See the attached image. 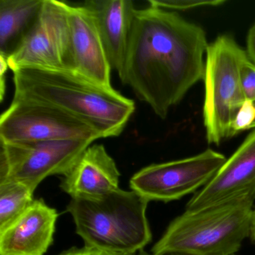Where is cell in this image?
<instances>
[{
	"mask_svg": "<svg viewBox=\"0 0 255 255\" xmlns=\"http://www.w3.org/2000/svg\"><path fill=\"white\" fill-rule=\"evenodd\" d=\"M226 159L207 149L191 157L152 164L135 173L129 186L148 201H177L208 184Z\"/></svg>",
	"mask_w": 255,
	"mask_h": 255,
	"instance_id": "cell-9",
	"label": "cell"
},
{
	"mask_svg": "<svg viewBox=\"0 0 255 255\" xmlns=\"http://www.w3.org/2000/svg\"><path fill=\"white\" fill-rule=\"evenodd\" d=\"M208 46L204 29L177 13L150 5L136 9L119 78L165 119L203 80Z\"/></svg>",
	"mask_w": 255,
	"mask_h": 255,
	"instance_id": "cell-1",
	"label": "cell"
},
{
	"mask_svg": "<svg viewBox=\"0 0 255 255\" xmlns=\"http://www.w3.org/2000/svg\"><path fill=\"white\" fill-rule=\"evenodd\" d=\"M120 171L103 144H91L60 183L71 198H99L119 189Z\"/></svg>",
	"mask_w": 255,
	"mask_h": 255,
	"instance_id": "cell-13",
	"label": "cell"
},
{
	"mask_svg": "<svg viewBox=\"0 0 255 255\" xmlns=\"http://www.w3.org/2000/svg\"><path fill=\"white\" fill-rule=\"evenodd\" d=\"M68 5L44 0L39 14L24 39L7 59L8 68L76 71Z\"/></svg>",
	"mask_w": 255,
	"mask_h": 255,
	"instance_id": "cell-6",
	"label": "cell"
},
{
	"mask_svg": "<svg viewBox=\"0 0 255 255\" xmlns=\"http://www.w3.org/2000/svg\"><path fill=\"white\" fill-rule=\"evenodd\" d=\"M255 128V103L246 100L237 112L231 126V135Z\"/></svg>",
	"mask_w": 255,
	"mask_h": 255,
	"instance_id": "cell-18",
	"label": "cell"
},
{
	"mask_svg": "<svg viewBox=\"0 0 255 255\" xmlns=\"http://www.w3.org/2000/svg\"><path fill=\"white\" fill-rule=\"evenodd\" d=\"M137 255H185V254H180V253H175V252H166V253H161V254H156V255H154V254L152 253H147V252H145L144 250L140 251Z\"/></svg>",
	"mask_w": 255,
	"mask_h": 255,
	"instance_id": "cell-24",
	"label": "cell"
},
{
	"mask_svg": "<svg viewBox=\"0 0 255 255\" xmlns=\"http://www.w3.org/2000/svg\"><path fill=\"white\" fill-rule=\"evenodd\" d=\"M44 0H0V56L8 59L39 14Z\"/></svg>",
	"mask_w": 255,
	"mask_h": 255,
	"instance_id": "cell-15",
	"label": "cell"
},
{
	"mask_svg": "<svg viewBox=\"0 0 255 255\" xmlns=\"http://www.w3.org/2000/svg\"><path fill=\"white\" fill-rule=\"evenodd\" d=\"M244 197L255 198V128L210 183L191 198L186 210L196 211Z\"/></svg>",
	"mask_w": 255,
	"mask_h": 255,
	"instance_id": "cell-10",
	"label": "cell"
},
{
	"mask_svg": "<svg viewBox=\"0 0 255 255\" xmlns=\"http://www.w3.org/2000/svg\"><path fill=\"white\" fill-rule=\"evenodd\" d=\"M148 203L135 191L119 188L99 198H71L67 211L85 247L136 255L152 240Z\"/></svg>",
	"mask_w": 255,
	"mask_h": 255,
	"instance_id": "cell-3",
	"label": "cell"
},
{
	"mask_svg": "<svg viewBox=\"0 0 255 255\" xmlns=\"http://www.w3.org/2000/svg\"><path fill=\"white\" fill-rule=\"evenodd\" d=\"M103 138L89 124L55 107L13 99L0 118V141L27 143Z\"/></svg>",
	"mask_w": 255,
	"mask_h": 255,
	"instance_id": "cell-7",
	"label": "cell"
},
{
	"mask_svg": "<svg viewBox=\"0 0 255 255\" xmlns=\"http://www.w3.org/2000/svg\"><path fill=\"white\" fill-rule=\"evenodd\" d=\"M92 144L85 140L0 141V183L14 180L35 191L47 177L65 176Z\"/></svg>",
	"mask_w": 255,
	"mask_h": 255,
	"instance_id": "cell-8",
	"label": "cell"
},
{
	"mask_svg": "<svg viewBox=\"0 0 255 255\" xmlns=\"http://www.w3.org/2000/svg\"><path fill=\"white\" fill-rule=\"evenodd\" d=\"M255 198L244 197L176 218L155 243L151 253L235 255L249 237Z\"/></svg>",
	"mask_w": 255,
	"mask_h": 255,
	"instance_id": "cell-4",
	"label": "cell"
},
{
	"mask_svg": "<svg viewBox=\"0 0 255 255\" xmlns=\"http://www.w3.org/2000/svg\"><path fill=\"white\" fill-rule=\"evenodd\" d=\"M249 237H250L251 240H252V242L255 244V209H253L252 217H251Z\"/></svg>",
	"mask_w": 255,
	"mask_h": 255,
	"instance_id": "cell-23",
	"label": "cell"
},
{
	"mask_svg": "<svg viewBox=\"0 0 255 255\" xmlns=\"http://www.w3.org/2000/svg\"><path fill=\"white\" fill-rule=\"evenodd\" d=\"M59 213L43 199L0 230V255H44L54 240Z\"/></svg>",
	"mask_w": 255,
	"mask_h": 255,
	"instance_id": "cell-11",
	"label": "cell"
},
{
	"mask_svg": "<svg viewBox=\"0 0 255 255\" xmlns=\"http://www.w3.org/2000/svg\"><path fill=\"white\" fill-rule=\"evenodd\" d=\"M76 71L88 80L111 88L112 68L93 12L83 5L68 6Z\"/></svg>",
	"mask_w": 255,
	"mask_h": 255,
	"instance_id": "cell-12",
	"label": "cell"
},
{
	"mask_svg": "<svg viewBox=\"0 0 255 255\" xmlns=\"http://www.w3.org/2000/svg\"><path fill=\"white\" fill-rule=\"evenodd\" d=\"M58 255H122V254L111 253L104 252L98 249L92 248H71L69 250L65 251Z\"/></svg>",
	"mask_w": 255,
	"mask_h": 255,
	"instance_id": "cell-20",
	"label": "cell"
},
{
	"mask_svg": "<svg viewBox=\"0 0 255 255\" xmlns=\"http://www.w3.org/2000/svg\"><path fill=\"white\" fill-rule=\"evenodd\" d=\"M249 59L232 37L221 35L209 44L205 57L203 118L206 138L218 146L231 138V126L246 101L241 85V69Z\"/></svg>",
	"mask_w": 255,
	"mask_h": 255,
	"instance_id": "cell-5",
	"label": "cell"
},
{
	"mask_svg": "<svg viewBox=\"0 0 255 255\" xmlns=\"http://www.w3.org/2000/svg\"><path fill=\"white\" fill-rule=\"evenodd\" d=\"M84 5L95 15L109 62L119 77L125 67L136 8L130 0H90Z\"/></svg>",
	"mask_w": 255,
	"mask_h": 255,
	"instance_id": "cell-14",
	"label": "cell"
},
{
	"mask_svg": "<svg viewBox=\"0 0 255 255\" xmlns=\"http://www.w3.org/2000/svg\"><path fill=\"white\" fill-rule=\"evenodd\" d=\"M240 76L245 98L255 103V65L249 59L243 64Z\"/></svg>",
	"mask_w": 255,
	"mask_h": 255,
	"instance_id": "cell-19",
	"label": "cell"
},
{
	"mask_svg": "<svg viewBox=\"0 0 255 255\" xmlns=\"http://www.w3.org/2000/svg\"><path fill=\"white\" fill-rule=\"evenodd\" d=\"M246 53L250 62L255 65V23L250 28L248 34Z\"/></svg>",
	"mask_w": 255,
	"mask_h": 255,
	"instance_id": "cell-21",
	"label": "cell"
},
{
	"mask_svg": "<svg viewBox=\"0 0 255 255\" xmlns=\"http://www.w3.org/2000/svg\"><path fill=\"white\" fill-rule=\"evenodd\" d=\"M150 6L168 11H186L201 7L218 6L225 3L223 0H149Z\"/></svg>",
	"mask_w": 255,
	"mask_h": 255,
	"instance_id": "cell-17",
	"label": "cell"
},
{
	"mask_svg": "<svg viewBox=\"0 0 255 255\" xmlns=\"http://www.w3.org/2000/svg\"><path fill=\"white\" fill-rule=\"evenodd\" d=\"M8 65L7 62V59L4 56H0V98L1 101L3 100L4 95H5V74H6L8 70Z\"/></svg>",
	"mask_w": 255,
	"mask_h": 255,
	"instance_id": "cell-22",
	"label": "cell"
},
{
	"mask_svg": "<svg viewBox=\"0 0 255 255\" xmlns=\"http://www.w3.org/2000/svg\"><path fill=\"white\" fill-rule=\"evenodd\" d=\"M34 192L20 182L0 183V230L8 226L32 204Z\"/></svg>",
	"mask_w": 255,
	"mask_h": 255,
	"instance_id": "cell-16",
	"label": "cell"
},
{
	"mask_svg": "<svg viewBox=\"0 0 255 255\" xmlns=\"http://www.w3.org/2000/svg\"><path fill=\"white\" fill-rule=\"evenodd\" d=\"M14 74L13 99L55 107L89 124L103 138L119 136L135 111V103L77 71L21 68Z\"/></svg>",
	"mask_w": 255,
	"mask_h": 255,
	"instance_id": "cell-2",
	"label": "cell"
}]
</instances>
